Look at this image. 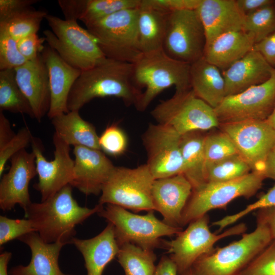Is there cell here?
I'll list each match as a JSON object with an SVG mask.
<instances>
[{
	"label": "cell",
	"instance_id": "cell-1",
	"mask_svg": "<svg viewBox=\"0 0 275 275\" xmlns=\"http://www.w3.org/2000/svg\"><path fill=\"white\" fill-rule=\"evenodd\" d=\"M133 64L107 58L101 63L81 71L70 92L69 111H79L96 98L115 97L127 106L138 102L142 91L133 80Z\"/></svg>",
	"mask_w": 275,
	"mask_h": 275
},
{
	"label": "cell",
	"instance_id": "cell-2",
	"mask_svg": "<svg viewBox=\"0 0 275 275\" xmlns=\"http://www.w3.org/2000/svg\"><path fill=\"white\" fill-rule=\"evenodd\" d=\"M103 207L99 203L93 208L80 206L73 197L72 186L68 184L46 200L32 203L24 213L45 242L66 244L74 237L75 227Z\"/></svg>",
	"mask_w": 275,
	"mask_h": 275
},
{
	"label": "cell",
	"instance_id": "cell-3",
	"mask_svg": "<svg viewBox=\"0 0 275 275\" xmlns=\"http://www.w3.org/2000/svg\"><path fill=\"white\" fill-rule=\"evenodd\" d=\"M133 64V82L140 90L145 89L135 106L139 111L146 110L158 94L173 86L176 93L191 89L190 64L171 58L162 50L143 53Z\"/></svg>",
	"mask_w": 275,
	"mask_h": 275
},
{
	"label": "cell",
	"instance_id": "cell-4",
	"mask_svg": "<svg viewBox=\"0 0 275 275\" xmlns=\"http://www.w3.org/2000/svg\"><path fill=\"white\" fill-rule=\"evenodd\" d=\"M45 19L51 29L43 32L47 45L72 67L82 71L107 59L94 37L77 21L49 14Z\"/></svg>",
	"mask_w": 275,
	"mask_h": 275
},
{
	"label": "cell",
	"instance_id": "cell-5",
	"mask_svg": "<svg viewBox=\"0 0 275 275\" xmlns=\"http://www.w3.org/2000/svg\"><path fill=\"white\" fill-rule=\"evenodd\" d=\"M272 240L267 227L257 223L253 231L214 249L199 258L191 269L195 275H238Z\"/></svg>",
	"mask_w": 275,
	"mask_h": 275
},
{
	"label": "cell",
	"instance_id": "cell-6",
	"mask_svg": "<svg viewBox=\"0 0 275 275\" xmlns=\"http://www.w3.org/2000/svg\"><path fill=\"white\" fill-rule=\"evenodd\" d=\"M153 210L138 215L120 206L106 204L98 214L114 226L119 246L130 243L144 249L154 250L164 247L163 236L177 235L182 228L170 226L158 219Z\"/></svg>",
	"mask_w": 275,
	"mask_h": 275
},
{
	"label": "cell",
	"instance_id": "cell-7",
	"mask_svg": "<svg viewBox=\"0 0 275 275\" xmlns=\"http://www.w3.org/2000/svg\"><path fill=\"white\" fill-rule=\"evenodd\" d=\"M138 8L123 10L86 25L106 58L133 64L143 54L138 39Z\"/></svg>",
	"mask_w": 275,
	"mask_h": 275
},
{
	"label": "cell",
	"instance_id": "cell-8",
	"mask_svg": "<svg viewBox=\"0 0 275 275\" xmlns=\"http://www.w3.org/2000/svg\"><path fill=\"white\" fill-rule=\"evenodd\" d=\"M151 115L157 123L171 127L181 135L220 125L214 108L197 96L191 89L175 92L170 99L161 101Z\"/></svg>",
	"mask_w": 275,
	"mask_h": 275
},
{
	"label": "cell",
	"instance_id": "cell-9",
	"mask_svg": "<svg viewBox=\"0 0 275 275\" xmlns=\"http://www.w3.org/2000/svg\"><path fill=\"white\" fill-rule=\"evenodd\" d=\"M155 180L147 164L135 168L115 166L102 188L98 203L134 212L155 211L152 198Z\"/></svg>",
	"mask_w": 275,
	"mask_h": 275
},
{
	"label": "cell",
	"instance_id": "cell-10",
	"mask_svg": "<svg viewBox=\"0 0 275 275\" xmlns=\"http://www.w3.org/2000/svg\"><path fill=\"white\" fill-rule=\"evenodd\" d=\"M265 179L262 173L252 171L233 180L207 182L193 190L182 212L181 227L207 214L210 210L226 208L238 198L252 197L261 188Z\"/></svg>",
	"mask_w": 275,
	"mask_h": 275
},
{
	"label": "cell",
	"instance_id": "cell-11",
	"mask_svg": "<svg viewBox=\"0 0 275 275\" xmlns=\"http://www.w3.org/2000/svg\"><path fill=\"white\" fill-rule=\"evenodd\" d=\"M209 218L205 214L188 224V227L171 241H164L163 249L170 254L175 263L178 275L189 270L201 257L213 250L214 244L221 239L244 233L247 227L244 223L235 225L225 231L212 233L209 229Z\"/></svg>",
	"mask_w": 275,
	"mask_h": 275
},
{
	"label": "cell",
	"instance_id": "cell-12",
	"mask_svg": "<svg viewBox=\"0 0 275 275\" xmlns=\"http://www.w3.org/2000/svg\"><path fill=\"white\" fill-rule=\"evenodd\" d=\"M205 32L196 10L169 14L162 50L171 58L189 64L204 56Z\"/></svg>",
	"mask_w": 275,
	"mask_h": 275
},
{
	"label": "cell",
	"instance_id": "cell-13",
	"mask_svg": "<svg viewBox=\"0 0 275 275\" xmlns=\"http://www.w3.org/2000/svg\"><path fill=\"white\" fill-rule=\"evenodd\" d=\"M252 171L263 174L266 161L275 146V129L266 120H247L221 124Z\"/></svg>",
	"mask_w": 275,
	"mask_h": 275
},
{
	"label": "cell",
	"instance_id": "cell-14",
	"mask_svg": "<svg viewBox=\"0 0 275 275\" xmlns=\"http://www.w3.org/2000/svg\"><path fill=\"white\" fill-rule=\"evenodd\" d=\"M275 106V70L265 82L227 96L214 110L221 124L266 120Z\"/></svg>",
	"mask_w": 275,
	"mask_h": 275
},
{
	"label": "cell",
	"instance_id": "cell-15",
	"mask_svg": "<svg viewBox=\"0 0 275 275\" xmlns=\"http://www.w3.org/2000/svg\"><path fill=\"white\" fill-rule=\"evenodd\" d=\"M181 135L170 127L150 123L142 135L147 165L155 179L182 174Z\"/></svg>",
	"mask_w": 275,
	"mask_h": 275
},
{
	"label": "cell",
	"instance_id": "cell-16",
	"mask_svg": "<svg viewBox=\"0 0 275 275\" xmlns=\"http://www.w3.org/2000/svg\"><path fill=\"white\" fill-rule=\"evenodd\" d=\"M54 147L53 160H47L43 154L41 141L33 136L31 142L32 152L36 157L38 181L33 187L41 194V201L47 200L65 186L70 184L73 175L74 161L70 155L69 145L55 133L53 136Z\"/></svg>",
	"mask_w": 275,
	"mask_h": 275
},
{
	"label": "cell",
	"instance_id": "cell-17",
	"mask_svg": "<svg viewBox=\"0 0 275 275\" xmlns=\"http://www.w3.org/2000/svg\"><path fill=\"white\" fill-rule=\"evenodd\" d=\"M8 172L2 175L0 182V208L9 211L19 205L24 212L32 203L29 186L37 174L34 153L23 149L10 159Z\"/></svg>",
	"mask_w": 275,
	"mask_h": 275
},
{
	"label": "cell",
	"instance_id": "cell-18",
	"mask_svg": "<svg viewBox=\"0 0 275 275\" xmlns=\"http://www.w3.org/2000/svg\"><path fill=\"white\" fill-rule=\"evenodd\" d=\"M73 175L70 185L86 195H98L115 166L100 150L73 148Z\"/></svg>",
	"mask_w": 275,
	"mask_h": 275
},
{
	"label": "cell",
	"instance_id": "cell-19",
	"mask_svg": "<svg viewBox=\"0 0 275 275\" xmlns=\"http://www.w3.org/2000/svg\"><path fill=\"white\" fill-rule=\"evenodd\" d=\"M193 186L182 174L155 179L152 189L155 211L162 221L175 227H181L182 215L193 191Z\"/></svg>",
	"mask_w": 275,
	"mask_h": 275
},
{
	"label": "cell",
	"instance_id": "cell-20",
	"mask_svg": "<svg viewBox=\"0 0 275 275\" xmlns=\"http://www.w3.org/2000/svg\"><path fill=\"white\" fill-rule=\"evenodd\" d=\"M14 71L17 85L28 99L35 119L40 122L47 115L51 101L48 70L41 54Z\"/></svg>",
	"mask_w": 275,
	"mask_h": 275
},
{
	"label": "cell",
	"instance_id": "cell-21",
	"mask_svg": "<svg viewBox=\"0 0 275 275\" xmlns=\"http://www.w3.org/2000/svg\"><path fill=\"white\" fill-rule=\"evenodd\" d=\"M41 54L48 73L51 101L47 116L51 120L69 112L67 108L68 96L81 71L66 62L48 45H45Z\"/></svg>",
	"mask_w": 275,
	"mask_h": 275
},
{
	"label": "cell",
	"instance_id": "cell-22",
	"mask_svg": "<svg viewBox=\"0 0 275 275\" xmlns=\"http://www.w3.org/2000/svg\"><path fill=\"white\" fill-rule=\"evenodd\" d=\"M196 10L205 30L206 46L223 34L244 30L245 16L236 0H201Z\"/></svg>",
	"mask_w": 275,
	"mask_h": 275
},
{
	"label": "cell",
	"instance_id": "cell-23",
	"mask_svg": "<svg viewBox=\"0 0 275 275\" xmlns=\"http://www.w3.org/2000/svg\"><path fill=\"white\" fill-rule=\"evenodd\" d=\"M275 68L253 48L240 60L222 71L226 97L240 93L262 84L272 76Z\"/></svg>",
	"mask_w": 275,
	"mask_h": 275
},
{
	"label": "cell",
	"instance_id": "cell-24",
	"mask_svg": "<svg viewBox=\"0 0 275 275\" xmlns=\"http://www.w3.org/2000/svg\"><path fill=\"white\" fill-rule=\"evenodd\" d=\"M29 246L31 259L26 266L18 265L9 272L11 275H70L64 273L59 265V257L65 244L61 242L47 243L36 232L18 239Z\"/></svg>",
	"mask_w": 275,
	"mask_h": 275
},
{
	"label": "cell",
	"instance_id": "cell-25",
	"mask_svg": "<svg viewBox=\"0 0 275 275\" xmlns=\"http://www.w3.org/2000/svg\"><path fill=\"white\" fill-rule=\"evenodd\" d=\"M71 243L82 254L87 275H102L106 266L117 257L119 250L114 226L109 223L96 236L87 239L74 237Z\"/></svg>",
	"mask_w": 275,
	"mask_h": 275
},
{
	"label": "cell",
	"instance_id": "cell-26",
	"mask_svg": "<svg viewBox=\"0 0 275 275\" xmlns=\"http://www.w3.org/2000/svg\"><path fill=\"white\" fill-rule=\"evenodd\" d=\"M66 20L81 21L86 25L119 11L139 7L141 0H59Z\"/></svg>",
	"mask_w": 275,
	"mask_h": 275
},
{
	"label": "cell",
	"instance_id": "cell-27",
	"mask_svg": "<svg viewBox=\"0 0 275 275\" xmlns=\"http://www.w3.org/2000/svg\"><path fill=\"white\" fill-rule=\"evenodd\" d=\"M253 37L244 30L221 35L206 46L203 58L224 71L253 49Z\"/></svg>",
	"mask_w": 275,
	"mask_h": 275
},
{
	"label": "cell",
	"instance_id": "cell-28",
	"mask_svg": "<svg viewBox=\"0 0 275 275\" xmlns=\"http://www.w3.org/2000/svg\"><path fill=\"white\" fill-rule=\"evenodd\" d=\"M190 80L196 96L214 109L226 97L222 72L203 57L190 64Z\"/></svg>",
	"mask_w": 275,
	"mask_h": 275
},
{
	"label": "cell",
	"instance_id": "cell-29",
	"mask_svg": "<svg viewBox=\"0 0 275 275\" xmlns=\"http://www.w3.org/2000/svg\"><path fill=\"white\" fill-rule=\"evenodd\" d=\"M54 133L69 146L100 150L99 136L91 123L84 120L79 111H69L51 119Z\"/></svg>",
	"mask_w": 275,
	"mask_h": 275
},
{
	"label": "cell",
	"instance_id": "cell-30",
	"mask_svg": "<svg viewBox=\"0 0 275 275\" xmlns=\"http://www.w3.org/2000/svg\"><path fill=\"white\" fill-rule=\"evenodd\" d=\"M137 27L142 53L162 50L167 20V13L141 3L138 8Z\"/></svg>",
	"mask_w": 275,
	"mask_h": 275
},
{
	"label": "cell",
	"instance_id": "cell-31",
	"mask_svg": "<svg viewBox=\"0 0 275 275\" xmlns=\"http://www.w3.org/2000/svg\"><path fill=\"white\" fill-rule=\"evenodd\" d=\"M202 131H193L181 135L180 149L183 160V172L191 183L193 190L207 183L206 158Z\"/></svg>",
	"mask_w": 275,
	"mask_h": 275
},
{
	"label": "cell",
	"instance_id": "cell-32",
	"mask_svg": "<svg viewBox=\"0 0 275 275\" xmlns=\"http://www.w3.org/2000/svg\"><path fill=\"white\" fill-rule=\"evenodd\" d=\"M118 261L124 275H154L156 255L153 250L144 249L130 243L119 246Z\"/></svg>",
	"mask_w": 275,
	"mask_h": 275
},
{
	"label": "cell",
	"instance_id": "cell-33",
	"mask_svg": "<svg viewBox=\"0 0 275 275\" xmlns=\"http://www.w3.org/2000/svg\"><path fill=\"white\" fill-rule=\"evenodd\" d=\"M35 118L32 106L16 80L14 69L0 70V111Z\"/></svg>",
	"mask_w": 275,
	"mask_h": 275
},
{
	"label": "cell",
	"instance_id": "cell-34",
	"mask_svg": "<svg viewBox=\"0 0 275 275\" xmlns=\"http://www.w3.org/2000/svg\"><path fill=\"white\" fill-rule=\"evenodd\" d=\"M48 13L31 7L0 22V29L6 31L16 41L34 34H37L42 21Z\"/></svg>",
	"mask_w": 275,
	"mask_h": 275
},
{
	"label": "cell",
	"instance_id": "cell-35",
	"mask_svg": "<svg viewBox=\"0 0 275 275\" xmlns=\"http://www.w3.org/2000/svg\"><path fill=\"white\" fill-rule=\"evenodd\" d=\"M251 172L249 164L237 154L206 164V181L207 183H216L231 181L245 176Z\"/></svg>",
	"mask_w": 275,
	"mask_h": 275
},
{
	"label": "cell",
	"instance_id": "cell-36",
	"mask_svg": "<svg viewBox=\"0 0 275 275\" xmlns=\"http://www.w3.org/2000/svg\"><path fill=\"white\" fill-rule=\"evenodd\" d=\"M244 31L253 38L255 44L275 32V1L245 17Z\"/></svg>",
	"mask_w": 275,
	"mask_h": 275
},
{
	"label": "cell",
	"instance_id": "cell-37",
	"mask_svg": "<svg viewBox=\"0 0 275 275\" xmlns=\"http://www.w3.org/2000/svg\"><path fill=\"white\" fill-rule=\"evenodd\" d=\"M204 148L206 164L239 154L232 140L222 131L205 136Z\"/></svg>",
	"mask_w": 275,
	"mask_h": 275
},
{
	"label": "cell",
	"instance_id": "cell-38",
	"mask_svg": "<svg viewBox=\"0 0 275 275\" xmlns=\"http://www.w3.org/2000/svg\"><path fill=\"white\" fill-rule=\"evenodd\" d=\"M27 61L20 52L17 41L0 29V70L15 69Z\"/></svg>",
	"mask_w": 275,
	"mask_h": 275
},
{
	"label": "cell",
	"instance_id": "cell-39",
	"mask_svg": "<svg viewBox=\"0 0 275 275\" xmlns=\"http://www.w3.org/2000/svg\"><path fill=\"white\" fill-rule=\"evenodd\" d=\"M275 205V184L266 193L262 195L256 201L248 205L243 210L233 214L227 215L212 223V226L218 228L217 232H221L228 227L245 216L249 213L261 208Z\"/></svg>",
	"mask_w": 275,
	"mask_h": 275
},
{
	"label": "cell",
	"instance_id": "cell-40",
	"mask_svg": "<svg viewBox=\"0 0 275 275\" xmlns=\"http://www.w3.org/2000/svg\"><path fill=\"white\" fill-rule=\"evenodd\" d=\"M99 145L101 150L114 156L124 153L127 146V137L116 124L108 126L99 136Z\"/></svg>",
	"mask_w": 275,
	"mask_h": 275
},
{
	"label": "cell",
	"instance_id": "cell-41",
	"mask_svg": "<svg viewBox=\"0 0 275 275\" xmlns=\"http://www.w3.org/2000/svg\"><path fill=\"white\" fill-rule=\"evenodd\" d=\"M238 275H275V240H272Z\"/></svg>",
	"mask_w": 275,
	"mask_h": 275
},
{
	"label": "cell",
	"instance_id": "cell-42",
	"mask_svg": "<svg viewBox=\"0 0 275 275\" xmlns=\"http://www.w3.org/2000/svg\"><path fill=\"white\" fill-rule=\"evenodd\" d=\"M35 232L31 221L26 219H11L0 216V245Z\"/></svg>",
	"mask_w": 275,
	"mask_h": 275
},
{
	"label": "cell",
	"instance_id": "cell-43",
	"mask_svg": "<svg viewBox=\"0 0 275 275\" xmlns=\"http://www.w3.org/2000/svg\"><path fill=\"white\" fill-rule=\"evenodd\" d=\"M33 135L28 127L21 128L15 136L0 148V176L3 175L5 166L14 155L25 149L31 143Z\"/></svg>",
	"mask_w": 275,
	"mask_h": 275
},
{
	"label": "cell",
	"instance_id": "cell-44",
	"mask_svg": "<svg viewBox=\"0 0 275 275\" xmlns=\"http://www.w3.org/2000/svg\"><path fill=\"white\" fill-rule=\"evenodd\" d=\"M201 0H141L143 5L167 13L183 10H196Z\"/></svg>",
	"mask_w": 275,
	"mask_h": 275
},
{
	"label": "cell",
	"instance_id": "cell-45",
	"mask_svg": "<svg viewBox=\"0 0 275 275\" xmlns=\"http://www.w3.org/2000/svg\"><path fill=\"white\" fill-rule=\"evenodd\" d=\"M46 42L44 37H40L34 34L20 39L17 41V46L21 54L28 60H33L43 51Z\"/></svg>",
	"mask_w": 275,
	"mask_h": 275
},
{
	"label": "cell",
	"instance_id": "cell-46",
	"mask_svg": "<svg viewBox=\"0 0 275 275\" xmlns=\"http://www.w3.org/2000/svg\"><path fill=\"white\" fill-rule=\"evenodd\" d=\"M38 0H0V22L32 7Z\"/></svg>",
	"mask_w": 275,
	"mask_h": 275
},
{
	"label": "cell",
	"instance_id": "cell-47",
	"mask_svg": "<svg viewBox=\"0 0 275 275\" xmlns=\"http://www.w3.org/2000/svg\"><path fill=\"white\" fill-rule=\"evenodd\" d=\"M254 49L259 52L267 62L275 68V32L255 44Z\"/></svg>",
	"mask_w": 275,
	"mask_h": 275
},
{
	"label": "cell",
	"instance_id": "cell-48",
	"mask_svg": "<svg viewBox=\"0 0 275 275\" xmlns=\"http://www.w3.org/2000/svg\"><path fill=\"white\" fill-rule=\"evenodd\" d=\"M256 211L257 223L265 226L272 240H275V205L261 208Z\"/></svg>",
	"mask_w": 275,
	"mask_h": 275
},
{
	"label": "cell",
	"instance_id": "cell-49",
	"mask_svg": "<svg viewBox=\"0 0 275 275\" xmlns=\"http://www.w3.org/2000/svg\"><path fill=\"white\" fill-rule=\"evenodd\" d=\"M273 0H236L240 10L245 15L253 13L269 5Z\"/></svg>",
	"mask_w": 275,
	"mask_h": 275
},
{
	"label": "cell",
	"instance_id": "cell-50",
	"mask_svg": "<svg viewBox=\"0 0 275 275\" xmlns=\"http://www.w3.org/2000/svg\"><path fill=\"white\" fill-rule=\"evenodd\" d=\"M16 134L12 129L9 120L3 112L0 111V148L5 146Z\"/></svg>",
	"mask_w": 275,
	"mask_h": 275
},
{
	"label": "cell",
	"instance_id": "cell-51",
	"mask_svg": "<svg viewBox=\"0 0 275 275\" xmlns=\"http://www.w3.org/2000/svg\"><path fill=\"white\" fill-rule=\"evenodd\" d=\"M154 275H178L176 265L169 257L163 256L156 266Z\"/></svg>",
	"mask_w": 275,
	"mask_h": 275
},
{
	"label": "cell",
	"instance_id": "cell-52",
	"mask_svg": "<svg viewBox=\"0 0 275 275\" xmlns=\"http://www.w3.org/2000/svg\"><path fill=\"white\" fill-rule=\"evenodd\" d=\"M263 174L265 179L269 178L275 180V158L268 157Z\"/></svg>",
	"mask_w": 275,
	"mask_h": 275
},
{
	"label": "cell",
	"instance_id": "cell-53",
	"mask_svg": "<svg viewBox=\"0 0 275 275\" xmlns=\"http://www.w3.org/2000/svg\"><path fill=\"white\" fill-rule=\"evenodd\" d=\"M11 256L9 252H4L0 255V275H8L7 266Z\"/></svg>",
	"mask_w": 275,
	"mask_h": 275
},
{
	"label": "cell",
	"instance_id": "cell-54",
	"mask_svg": "<svg viewBox=\"0 0 275 275\" xmlns=\"http://www.w3.org/2000/svg\"><path fill=\"white\" fill-rule=\"evenodd\" d=\"M266 121L274 129H275V106L272 112L266 119Z\"/></svg>",
	"mask_w": 275,
	"mask_h": 275
},
{
	"label": "cell",
	"instance_id": "cell-55",
	"mask_svg": "<svg viewBox=\"0 0 275 275\" xmlns=\"http://www.w3.org/2000/svg\"><path fill=\"white\" fill-rule=\"evenodd\" d=\"M180 275H195V274L193 273L191 269L190 268L188 271H186V272H184L183 273L181 274Z\"/></svg>",
	"mask_w": 275,
	"mask_h": 275
},
{
	"label": "cell",
	"instance_id": "cell-56",
	"mask_svg": "<svg viewBox=\"0 0 275 275\" xmlns=\"http://www.w3.org/2000/svg\"><path fill=\"white\" fill-rule=\"evenodd\" d=\"M268 157L275 158V146L272 149L271 152L270 153V155H269Z\"/></svg>",
	"mask_w": 275,
	"mask_h": 275
}]
</instances>
